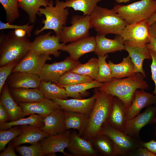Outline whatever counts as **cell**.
<instances>
[{"mask_svg":"<svg viewBox=\"0 0 156 156\" xmlns=\"http://www.w3.org/2000/svg\"><path fill=\"white\" fill-rule=\"evenodd\" d=\"M144 78L141 73H138L126 78H113L111 81L104 83L98 89L119 98L123 103L127 111L131 104L136 90L149 88V86Z\"/></svg>","mask_w":156,"mask_h":156,"instance_id":"1","label":"cell"},{"mask_svg":"<svg viewBox=\"0 0 156 156\" xmlns=\"http://www.w3.org/2000/svg\"><path fill=\"white\" fill-rule=\"evenodd\" d=\"M94 92L96 94L95 103L90 114L87 128L81 136L89 141L100 133L109 114L114 97L98 89H95Z\"/></svg>","mask_w":156,"mask_h":156,"instance_id":"2","label":"cell"},{"mask_svg":"<svg viewBox=\"0 0 156 156\" xmlns=\"http://www.w3.org/2000/svg\"><path fill=\"white\" fill-rule=\"evenodd\" d=\"M27 35L16 36L11 31L0 41V66L16 62H19L30 50L31 42Z\"/></svg>","mask_w":156,"mask_h":156,"instance_id":"3","label":"cell"},{"mask_svg":"<svg viewBox=\"0 0 156 156\" xmlns=\"http://www.w3.org/2000/svg\"><path fill=\"white\" fill-rule=\"evenodd\" d=\"M90 17L92 28L99 35H118L127 25L113 8L109 9L96 5Z\"/></svg>","mask_w":156,"mask_h":156,"instance_id":"4","label":"cell"},{"mask_svg":"<svg viewBox=\"0 0 156 156\" xmlns=\"http://www.w3.org/2000/svg\"><path fill=\"white\" fill-rule=\"evenodd\" d=\"M127 25L147 20L156 13V0H141L127 5L118 4L113 8Z\"/></svg>","mask_w":156,"mask_h":156,"instance_id":"5","label":"cell"},{"mask_svg":"<svg viewBox=\"0 0 156 156\" xmlns=\"http://www.w3.org/2000/svg\"><path fill=\"white\" fill-rule=\"evenodd\" d=\"M64 3L56 0L55 6L53 2L44 8L40 9L38 15H44L45 19L42 21L44 26L40 29H36L35 34L38 35L44 30L49 29L53 30L55 35H59L66 25L69 14L68 9L65 7Z\"/></svg>","mask_w":156,"mask_h":156,"instance_id":"6","label":"cell"},{"mask_svg":"<svg viewBox=\"0 0 156 156\" xmlns=\"http://www.w3.org/2000/svg\"><path fill=\"white\" fill-rule=\"evenodd\" d=\"M100 133L108 135L117 149L118 156H130L136 149L144 147V142L113 128L106 122L103 125Z\"/></svg>","mask_w":156,"mask_h":156,"instance_id":"7","label":"cell"},{"mask_svg":"<svg viewBox=\"0 0 156 156\" xmlns=\"http://www.w3.org/2000/svg\"><path fill=\"white\" fill-rule=\"evenodd\" d=\"M71 23L70 26L64 27L58 36L60 42L65 44L72 42L89 36V30L92 28L90 16L74 15Z\"/></svg>","mask_w":156,"mask_h":156,"instance_id":"8","label":"cell"},{"mask_svg":"<svg viewBox=\"0 0 156 156\" xmlns=\"http://www.w3.org/2000/svg\"><path fill=\"white\" fill-rule=\"evenodd\" d=\"M150 24L147 20L127 25L119 35L124 41H129L138 45L147 46L151 37Z\"/></svg>","mask_w":156,"mask_h":156,"instance_id":"9","label":"cell"},{"mask_svg":"<svg viewBox=\"0 0 156 156\" xmlns=\"http://www.w3.org/2000/svg\"><path fill=\"white\" fill-rule=\"evenodd\" d=\"M51 33L50 31L36 37L31 42L30 50L38 53L52 55L55 57H59L60 55L59 51L65 44L60 43L59 36L51 35Z\"/></svg>","mask_w":156,"mask_h":156,"instance_id":"10","label":"cell"},{"mask_svg":"<svg viewBox=\"0 0 156 156\" xmlns=\"http://www.w3.org/2000/svg\"><path fill=\"white\" fill-rule=\"evenodd\" d=\"M80 63L79 61L74 60L70 57L61 62L51 64L45 63L39 77L42 81L57 83L64 74L71 70Z\"/></svg>","mask_w":156,"mask_h":156,"instance_id":"11","label":"cell"},{"mask_svg":"<svg viewBox=\"0 0 156 156\" xmlns=\"http://www.w3.org/2000/svg\"><path fill=\"white\" fill-rule=\"evenodd\" d=\"M51 60L49 55L30 50L13 69L12 73L24 72L39 76L46 62Z\"/></svg>","mask_w":156,"mask_h":156,"instance_id":"12","label":"cell"},{"mask_svg":"<svg viewBox=\"0 0 156 156\" xmlns=\"http://www.w3.org/2000/svg\"><path fill=\"white\" fill-rule=\"evenodd\" d=\"M156 123L155 105L147 107L143 112L133 118L127 120L123 132L132 137L140 138L139 133L142 129L147 125Z\"/></svg>","mask_w":156,"mask_h":156,"instance_id":"13","label":"cell"},{"mask_svg":"<svg viewBox=\"0 0 156 156\" xmlns=\"http://www.w3.org/2000/svg\"><path fill=\"white\" fill-rule=\"evenodd\" d=\"M70 129L55 135H50L41 140L40 143L42 146L44 155H55L57 152H61L64 155L72 156L70 153H66L65 149L68 146L70 141Z\"/></svg>","mask_w":156,"mask_h":156,"instance_id":"14","label":"cell"},{"mask_svg":"<svg viewBox=\"0 0 156 156\" xmlns=\"http://www.w3.org/2000/svg\"><path fill=\"white\" fill-rule=\"evenodd\" d=\"M96 48L95 37L88 36L68 45L65 44L60 50L68 53L72 59L78 61L83 55L89 53L95 52Z\"/></svg>","mask_w":156,"mask_h":156,"instance_id":"15","label":"cell"},{"mask_svg":"<svg viewBox=\"0 0 156 156\" xmlns=\"http://www.w3.org/2000/svg\"><path fill=\"white\" fill-rule=\"evenodd\" d=\"M96 99L94 92L90 97L86 99L73 98L68 99H56L53 100L60 108L67 111L90 114L94 107Z\"/></svg>","mask_w":156,"mask_h":156,"instance_id":"16","label":"cell"},{"mask_svg":"<svg viewBox=\"0 0 156 156\" xmlns=\"http://www.w3.org/2000/svg\"><path fill=\"white\" fill-rule=\"evenodd\" d=\"M66 148L72 156H97L99 155L91 142L79 136L75 130L71 131L69 142Z\"/></svg>","mask_w":156,"mask_h":156,"instance_id":"17","label":"cell"},{"mask_svg":"<svg viewBox=\"0 0 156 156\" xmlns=\"http://www.w3.org/2000/svg\"><path fill=\"white\" fill-rule=\"evenodd\" d=\"M125 50L129 53L133 64L135 73H141L145 78L146 75L143 68L144 61L152 59L149 49L146 46H140L129 41L124 42Z\"/></svg>","mask_w":156,"mask_h":156,"instance_id":"18","label":"cell"},{"mask_svg":"<svg viewBox=\"0 0 156 156\" xmlns=\"http://www.w3.org/2000/svg\"><path fill=\"white\" fill-rule=\"evenodd\" d=\"M65 118L66 111L58 109L44 118V125L41 129L50 135L63 132L67 131Z\"/></svg>","mask_w":156,"mask_h":156,"instance_id":"19","label":"cell"},{"mask_svg":"<svg viewBox=\"0 0 156 156\" xmlns=\"http://www.w3.org/2000/svg\"><path fill=\"white\" fill-rule=\"evenodd\" d=\"M126 110L122 101L114 96L110 111L106 122L117 130L123 132L127 119Z\"/></svg>","mask_w":156,"mask_h":156,"instance_id":"20","label":"cell"},{"mask_svg":"<svg viewBox=\"0 0 156 156\" xmlns=\"http://www.w3.org/2000/svg\"><path fill=\"white\" fill-rule=\"evenodd\" d=\"M156 104V96L146 92L144 90L137 89L134 92L131 104L127 111V120L136 116L144 108Z\"/></svg>","mask_w":156,"mask_h":156,"instance_id":"21","label":"cell"},{"mask_svg":"<svg viewBox=\"0 0 156 156\" xmlns=\"http://www.w3.org/2000/svg\"><path fill=\"white\" fill-rule=\"evenodd\" d=\"M95 38L96 48L94 52L98 56L125 50L124 41L119 35H116L114 39H110L106 38L105 36L97 34Z\"/></svg>","mask_w":156,"mask_h":156,"instance_id":"22","label":"cell"},{"mask_svg":"<svg viewBox=\"0 0 156 156\" xmlns=\"http://www.w3.org/2000/svg\"><path fill=\"white\" fill-rule=\"evenodd\" d=\"M22 133L15 138L11 143L14 147L25 143H37L50 135L42 130L40 127L31 125H21Z\"/></svg>","mask_w":156,"mask_h":156,"instance_id":"23","label":"cell"},{"mask_svg":"<svg viewBox=\"0 0 156 156\" xmlns=\"http://www.w3.org/2000/svg\"><path fill=\"white\" fill-rule=\"evenodd\" d=\"M8 86L12 88H38L41 80L36 75L24 72L12 73L7 80Z\"/></svg>","mask_w":156,"mask_h":156,"instance_id":"24","label":"cell"},{"mask_svg":"<svg viewBox=\"0 0 156 156\" xmlns=\"http://www.w3.org/2000/svg\"><path fill=\"white\" fill-rule=\"evenodd\" d=\"M27 116L32 114L40 115L45 117L54 110L60 108L53 101L44 98L36 102L18 103Z\"/></svg>","mask_w":156,"mask_h":156,"instance_id":"25","label":"cell"},{"mask_svg":"<svg viewBox=\"0 0 156 156\" xmlns=\"http://www.w3.org/2000/svg\"><path fill=\"white\" fill-rule=\"evenodd\" d=\"M0 103L3 105L7 111L11 121L17 120L27 116L22 108L17 104L10 93L8 86L5 84L1 91Z\"/></svg>","mask_w":156,"mask_h":156,"instance_id":"26","label":"cell"},{"mask_svg":"<svg viewBox=\"0 0 156 156\" xmlns=\"http://www.w3.org/2000/svg\"><path fill=\"white\" fill-rule=\"evenodd\" d=\"M90 141L95 151L104 156H118L117 148L114 142L107 135L100 133Z\"/></svg>","mask_w":156,"mask_h":156,"instance_id":"27","label":"cell"},{"mask_svg":"<svg viewBox=\"0 0 156 156\" xmlns=\"http://www.w3.org/2000/svg\"><path fill=\"white\" fill-rule=\"evenodd\" d=\"M10 92L15 101L18 103L38 102L44 98L39 88H12Z\"/></svg>","mask_w":156,"mask_h":156,"instance_id":"28","label":"cell"},{"mask_svg":"<svg viewBox=\"0 0 156 156\" xmlns=\"http://www.w3.org/2000/svg\"><path fill=\"white\" fill-rule=\"evenodd\" d=\"M66 111L65 127L66 130L74 129L81 136L88 125L90 114Z\"/></svg>","mask_w":156,"mask_h":156,"instance_id":"29","label":"cell"},{"mask_svg":"<svg viewBox=\"0 0 156 156\" xmlns=\"http://www.w3.org/2000/svg\"><path fill=\"white\" fill-rule=\"evenodd\" d=\"M108 64L113 78H123L132 76L136 73L134 65L129 55L124 57L120 63L114 64L109 60Z\"/></svg>","mask_w":156,"mask_h":156,"instance_id":"30","label":"cell"},{"mask_svg":"<svg viewBox=\"0 0 156 156\" xmlns=\"http://www.w3.org/2000/svg\"><path fill=\"white\" fill-rule=\"evenodd\" d=\"M53 2L52 0H19L18 6L27 13L29 23H33L35 22L40 7H46Z\"/></svg>","mask_w":156,"mask_h":156,"instance_id":"31","label":"cell"},{"mask_svg":"<svg viewBox=\"0 0 156 156\" xmlns=\"http://www.w3.org/2000/svg\"><path fill=\"white\" fill-rule=\"evenodd\" d=\"M38 88L46 99L53 101L56 99H66L68 97L64 88L50 81L41 80Z\"/></svg>","mask_w":156,"mask_h":156,"instance_id":"32","label":"cell"},{"mask_svg":"<svg viewBox=\"0 0 156 156\" xmlns=\"http://www.w3.org/2000/svg\"><path fill=\"white\" fill-rule=\"evenodd\" d=\"M104 83L99 82L96 80L82 83L77 84L61 87L64 88L68 97L76 99H82V95L89 89L95 88H99Z\"/></svg>","mask_w":156,"mask_h":156,"instance_id":"33","label":"cell"},{"mask_svg":"<svg viewBox=\"0 0 156 156\" xmlns=\"http://www.w3.org/2000/svg\"><path fill=\"white\" fill-rule=\"evenodd\" d=\"M26 118H22L10 122L0 123V129L5 130L17 125H31L41 128L44 125V117L36 114L29 115Z\"/></svg>","mask_w":156,"mask_h":156,"instance_id":"34","label":"cell"},{"mask_svg":"<svg viewBox=\"0 0 156 156\" xmlns=\"http://www.w3.org/2000/svg\"><path fill=\"white\" fill-rule=\"evenodd\" d=\"M70 71L96 80L99 71L98 59L92 57L85 63L78 64Z\"/></svg>","mask_w":156,"mask_h":156,"instance_id":"35","label":"cell"},{"mask_svg":"<svg viewBox=\"0 0 156 156\" xmlns=\"http://www.w3.org/2000/svg\"><path fill=\"white\" fill-rule=\"evenodd\" d=\"M102 0H67L64 2L66 8L71 7L75 11L82 12L83 16H90L97 3Z\"/></svg>","mask_w":156,"mask_h":156,"instance_id":"36","label":"cell"},{"mask_svg":"<svg viewBox=\"0 0 156 156\" xmlns=\"http://www.w3.org/2000/svg\"><path fill=\"white\" fill-rule=\"evenodd\" d=\"M90 77L69 71L60 78L57 84L60 87L71 86L92 80Z\"/></svg>","mask_w":156,"mask_h":156,"instance_id":"37","label":"cell"},{"mask_svg":"<svg viewBox=\"0 0 156 156\" xmlns=\"http://www.w3.org/2000/svg\"><path fill=\"white\" fill-rule=\"evenodd\" d=\"M98 57L99 71L96 80L101 83L109 82L113 78L110 68L106 61L108 57V54L103 56H98Z\"/></svg>","mask_w":156,"mask_h":156,"instance_id":"38","label":"cell"},{"mask_svg":"<svg viewBox=\"0 0 156 156\" xmlns=\"http://www.w3.org/2000/svg\"><path fill=\"white\" fill-rule=\"evenodd\" d=\"M19 0H0V2L6 13V20L11 24L19 16Z\"/></svg>","mask_w":156,"mask_h":156,"instance_id":"39","label":"cell"},{"mask_svg":"<svg viewBox=\"0 0 156 156\" xmlns=\"http://www.w3.org/2000/svg\"><path fill=\"white\" fill-rule=\"evenodd\" d=\"M22 133L20 128L16 127L0 130V151L3 150L5 146L11 140L16 137Z\"/></svg>","mask_w":156,"mask_h":156,"instance_id":"40","label":"cell"},{"mask_svg":"<svg viewBox=\"0 0 156 156\" xmlns=\"http://www.w3.org/2000/svg\"><path fill=\"white\" fill-rule=\"evenodd\" d=\"M16 150L22 156H42L44 155L40 142L31 144L29 146H17Z\"/></svg>","mask_w":156,"mask_h":156,"instance_id":"41","label":"cell"},{"mask_svg":"<svg viewBox=\"0 0 156 156\" xmlns=\"http://www.w3.org/2000/svg\"><path fill=\"white\" fill-rule=\"evenodd\" d=\"M18 64L16 62L8 63L0 68V93L9 76L12 73L13 69Z\"/></svg>","mask_w":156,"mask_h":156,"instance_id":"42","label":"cell"},{"mask_svg":"<svg viewBox=\"0 0 156 156\" xmlns=\"http://www.w3.org/2000/svg\"><path fill=\"white\" fill-rule=\"evenodd\" d=\"M29 23H28L23 25H18L9 24L8 23H5L0 21V29H12L23 30L26 32L27 36L30 37L31 36V32L34 27V25H29Z\"/></svg>","mask_w":156,"mask_h":156,"instance_id":"43","label":"cell"},{"mask_svg":"<svg viewBox=\"0 0 156 156\" xmlns=\"http://www.w3.org/2000/svg\"><path fill=\"white\" fill-rule=\"evenodd\" d=\"M149 50L152 60V62L151 65V77L155 85V89L153 94L156 96V53L152 50Z\"/></svg>","mask_w":156,"mask_h":156,"instance_id":"44","label":"cell"},{"mask_svg":"<svg viewBox=\"0 0 156 156\" xmlns=\"http://www.w3.org/2000/svg\"><path fill=\"white\" fill-rule=\"evenodd\" d=\"M130 156H156V155L145 147L138 148L131 153Z\"/></svg>","mask_w":156,"mask_h":156,"instance_id":"45","label":"cell"},{"mask_svg":"<svg viewBox=\"0 0 156 156\" xmlns=\"http://www.w3.org/2000/svg\"><path fill=\"white\" fill-rule=\"evenodd\" d=\"M9 120H10V118L7 111L3 105L0 103V123L6 122Z\"/></svg>","mask_w":156,"mask_h":156,"instance_id":"46","label":"cell"},{"mask_svg":"<svg viewBox=\"0 0 156 156\" xmlns=\"http://www.w3.org/2000/svg\"><path fill=\"white\" fill-rule=\"evenodd\" d=\"M14 147L11 144H9L8 147L0 153V156H16Z\"/></svg>","mask_w":156,"mask_h":156,"instance_id":"47","label":"cell"},{"mask_svg":"<svg viewBox=\"0 0 156 156\" xmlns=\"http://www.w3.org/2000/svg\"><path fill=\"white\" fill-rule=\"evenodd\" d=\"M143 146L156 155V141L154 140L147 142H144Z\"/></svg>","mask_w":156,"mask_h":156,"instance_id":"48","label":"cell"},{"mask_svg":"<svg viewBox=\"0 0 156 156\" xmlns=\"http://www.w3.org/2000/svg\"><path fill=\"white\" fill-rule=\"evenodd\" d=\"M147 47L149 49L156 53V39L151 37L150 41L147 44Z\"/></svg>","mask_w":156,"mask_h":156,"instance_id":"49","label":"cell"},{"mask_svg":"<svg viewBox=\"0 0 156 156\" xmlns=\"http://www.w3.org/2000/svg\"><path fill=\"white\" fill-rule=\"evenodd\" d=\"M149 30L151 36L156 39V21L150 25Z\"/></svg>","mask_w":156,"mask_h":156,"instance_id":"50","label":"cell"},{"mask_svg":"<svg viewBox=\"0 0 156 156\" xmlns=\"http://www.w3.org/2000/svg\"><path fill=\"white\" fill-rule=\"evenodd\" d=\"M16 35L19 37H24L27 35L26 32L21 29H15L14 31Z\"/></svg>","mask_w":156,"mask_h":156,"instance_id":"51","label":"cell"},{"mask_svg":"<svg viewBox=\"0 0 156 156\" xmlns=\"http://www.w3.org/2000/svg\"><path fill=\"white\" fill-rule=\"evenodd\" d=\"M150 25L156 21V13L149 18L147 20Z\"/></svg>","mask_w":156,"mask_h":156,"instance_id":"52","label":"cell"},{"mask_svg":"<svg viewBox=\"0 0 156 156\" xmlns=\"http://www.w3.org/2000/svg\"><path fill=\"white\" fill-rule=\"evenodd\" d=\"M117 3H126L129 2L131 0H114Z\"/></svg>","mask_w":156,"mask_h":156,"instance_id":"53","label":"cell"},{"mask_svg":"<svg viewBox=\"0 0 156 156\" xmlns=\"http://www.w3.org/2000/svg\"><path fill=\"white\" fill-rule=\"evenodd\" d=\"M155 105L156 107V104ZM155 136L156 137V127L155 129Z\"/></svg>","mask_w":156,"mask_h":156,"instance_id":"54","label":"cell"},{"mask_svg":"<svg viewBox=\"0 0 156 156\" xmlns=\"http://www.w3.org/2000/svg\"></svg>","mask_w":156,"mask_h":156,"instance_id":"55","label":"cell"}]
</instances>
